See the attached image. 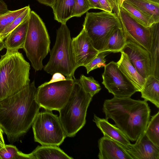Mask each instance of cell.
<instances>
[{"mask_svg": "<svg viewBox=\"0 0 159 159\" xmlns=\"http://www.w3.org/2000/svg\"><path fill=\"white\" fill-rule=\"evenodd\" d=\"M34 159L31 153L25 154L12 145H5L0 149V159Z\"/></svg>", "mask_w": 159, "mask_h": 159, "instance_id": "484cf974", "label": "cell"}, {"mask_svg": "<svg viewBox=\"0 0 159 159\" xmlns=\"http://www.w3.org/2000/svg\"><path fill=\"white\" fill-rule=\"evenodd\" d=\"M0 41H1V40H0Z\"/></svg>", "mask_w": 159, "mask_h": 159, "instance_id": "7bdbcfd3", "label": "cell"}, {"mask_svg": "<svg viewBox=\"0 0 159 159\" xmlns=\"http://www.w3.org/2000/svg\"><path fill=\"white\" fill-rule=\"evenodd\" d=\"M122 52L127 55L130 61L138 73L146 79L151 75V63L149 52L126 38V42Z\"/></svg>", "mask_w": 159, "mask_h": 159, "instance_id": "7c38bea8", "label": "cell"}, {"mask_svg": "<svg viewBox=\"0 0 159 159\" xmlns=\"http://www.w3.org/2000/svg\"><path fill=\"white\" fill-rule=\"evenodd\" d=\"M32 126L34 140L41 145L59 146L66 137L59 116L52 111L39 112Z\"/></svg>", "mask_w": 159, "mask_h": 159, "instance_id": "ba28073f", "label": "cell"}, {"mask_svg": "<svg viewBox=\"0 0 159 159\" xmlns=\"http://www.w3.org/2000/svg\"><path fill=\"white\" fill-rule=\"evenodd\" d=\"M5 145L3 138L0 137V149L4 147Z\"/></svg>", "mask_w": 159, "mask_h": 159, "instance_id": "f35d334b", "label": "cell"}, {"mask_svg": "<svg viewBox=\"0 0 159 159\" xmlns=\"http://www.w3.org/2000/svg\"><path fill=\"white\" fill-rule=\"evenodd\" d=\"M105 119H112L129 139L136 141L145 133L151 109L147 102L130 97L116 96L105 100L102 108Z\"/></svg>", "mask_w": 159, "mask_h": 159, "instance_id": "7a4b0ae2", "label": "cell"}, {"mask_svg": "<svg viewBox=\"0 0 159 159\" xmlns=\"http://www.w3.org/2000/svg\"><path fill=\"white\" fill-rule=\"evenodd\" d=\"M92 9L88 0H75L71 17H80L89 9Z\"/></svg>", "mask_w": 159, "mask_h": 159, "instance_id": "4dcf8cb0", "label": "cell"}, {"mask_svg": "<svg viewBox=\"0 0 159 159\" xmlns=\"http://www.w3.org/2000/svg\"><path fill=\"white\" fill-rule=\"evenodd\" d=\"M151 43L149 52L151 63V74L159 79V22L149 27Z\"/></svg>", "mask_w": 159, "mask_h": 159, "instance_id": "d6986e66", "label": "cell"}, {"mask_svg": "<svg viewBox=\"0 0 159 159\" xmlns=\"http://www.w3.org/2000/svg\"><path fill=\"white\" fill-rule=\"evenodd\" d=\"M127 147H123L132 159H159V147L152 143L145 133Z\"/></svg>", "mask_w": 159, "mask_h": 159, "instance_id": "5bb4252c", "label": "cell"}, {"mask_svg": "<svg viewBox=\"0 0 159 159\" xmlns=\"http://www.w3.org/2000/svg\"><path fill=\"white\" fill-rule=\"evenodd\" d=\"M9 10L7 6L3 0H0V16L8 12Z\"/></svg>", "mask_w": 159, "mask_h": 159, "instance_id": "8d00e7d4", "label": "cell"}, {"mask_svg": "<svg viewBox=\"0 0 159 159\" xmlns=\"http://www.w3.org/2000/svg\"><path fill=\"white\" fill-rule=\"evenodd\" d=\"M29 5L21 9L8 12L0 16V34L18 16L27 9Z\"/></svg>", "mask_w": 159, "mask_h": 159, "instance_id": "f1b7e54d", "label": "cell"}, {"mask_svg": "<svg viewBox=\"0 0 159 159\" xmlns=\"http://www.w3.org/2000/svg\"><path fill=\"white\" fill-rule=\"evenodd\" d=\"M30 65L18 50H7L0 59V101L28 86Z\"/></svg>", "mask_w": 159, "mask_h": 159, "instance_id": "3957f363", "label": "cell"}, {"mask_svg": "<svg viewBox=\"0 0 159 159\" xmlns=\"http://www.w3.org/2000/svg\"><path fill=\"white\" fill-rule=\"evenodd\" d=\"M31 153L34 159H73L55 146H38Z\"/></svg>", "mask_w": 159, "mask_h": 159, "instance_id": "44dd1931", "label": "cell"}, {"mask_svg": "<svg viewBox=\"0 0 159 159\" xmlns=\"http://www.w3.org/2000/svg\"><path fill=\"white\" fill-rule=\"evenodd\" d=\"M119 18L126 38L149 52L151 43L150 28L146 27L139 22L122 7L119 11Z\"/></svg>", "mask_w": 159, "mask_h": 159, "instance_id": "8fae6325", "label": "cell"}, {"mask_svg": "<svg viewBox=\"0 0 159 159\" xmlns=\"http://www.w3.org/2000/svg\"><path fill=\"white\" fill-rule=\"evenodd\" d=\"M132 4L159 22V3L149 0H123Z\"/></svg>", "mask_w": 159, "mask_h": 159, "instance_id": "cb8c5ba5", "label": "cell"}, {"mask_svg": "<svg viewBox=\"0 0 159 159\" xmlns=\"http://www.w3.org/2000/svg\"><path fill=\"white\" fill-rule=\"evenodd\" d=\"M74 78L39 86L37 88L36 98L41 107L59 111L69 98Z\"/></svg>", "mask_w": 159, "mask_h": 159, "instance_id": "9c48e42d", "label": "cell"}, {"mask_svg": "<svg viewBox=\"0 0 159 159\" xmlns=\"http://www.w3.org/2000/svg\"><path fill=\"white\" fill-rule=\"evenodd\" d=\"M103 11L109 12H112V9L107 0H98Z\"/></svg>", "mask_w": 159, "mask_h": 159, "instance_id": "e575fe53", "label": "cell"}, {"mask_svg": "<svg viewBox=\"0 0 159 159\" xmlns=\"http://www.w3.org/2000/svg\"><path fill=\"white\" fill-rule=\"evenodd\" d=\"M145 134L152 143L159 147V111L150 119Z\"/></svg>", "mask_w": 159, "mask_h": 159, "instance_id": "4316f807", "label": "cell"}, {"mask_svg": "<svg viewBox=\"0 0 159 159\" xmlns=\"http://www.w3.org/2000/svg\"><path fill=\"white\" fill-rule=\"evenodd\" d=\"M120 60L117 62L120 70L130 82L140 92L143 89L146 79L137 71L128 59L126 54L121 51Z\"/></svg>", "mask_w": 159, "mask_h": 159, "instance_id": "e0dca14e", "label": "cell"}, {"mask_svg": "<svg viewBox=\"0 0 159 159\" xmlns=\"http://www.w3.org/2000/svg\"><path fill=\"white\" fill-rule=\"evenodd\" d=\"M34 81L0 101V127L9 141H17L29 130L41 107L36 98Z\"/></svg>", "mask_w": 159, "mask_h": 159, "instance_id": "6da1fadb", "label": "cell"}, {"mask_svg": "<svg viewBox=\"0 0 159 159\" xmlns=\"http://www.w3.org/2000/svg\"><path fill=\"white\" fill-rule=\"evenodd\" d=\"M126 42V37L122 28H117L112 32L102 52H121Z\"/></svg>", "mask_w": 159, "mask_h": 159, "instance_id": "603a6c76", "label": "cell"}, {"mask_svg": "<svg viewBox=\"0 0 159 159\" xmlns=\"http://www.w3.org/2000/svg\"><path fill=\"white\" fill-rule=\"evenodd\" d=\"M31 11L29 6L28 7L23 13L16 18L15 20L7 26L0 34V40L3 41L9 34L19 26L25 19L28 17Z\"/></svg>", "mask_w": 159, "mask_h": 159, "instance_id": "f546056e", "label": "cell"}, {"mask_svg": "<svg viewBox=\"0 0 159 159\" xmlns=\"http://www.w3.org/2000/svg\"><path fill=\"white\" fill-rule=\"evenodd\" d=\"M92 98L84 91L79 79L74 78L69 98L59 111V118L66 137H74L85 125L87 109Z\"/></svg>", "mask_w": 159, "mask_h": 159, "instance_id": "277c9868", "label": "cell"}, {"mask_svg": "<svg viewBox=\"0 0 159 159\" xmlns=\"http://www.w3.org/2000/svg\"><path fill=\"white\" fill-rule=\"evenodd\" d=\"M107 52H99L92 60L84 66L86 69L87 74L93 70L105 66L106 65L105 57L107 55L106 54Z\"/></svg>", "mask_w": 159, "mask_h": 159, "instance_id": "1f68e13d", "label": "cell"}, {"mask_svg": "<svg viewBox=\"0 0 159 159\" xmlns=\"http://www.w3.org/2000/svg\"><path fill=\"white\" fill-rule=\"evenodd\" d=\"M83 26L93 47L99 52L105 47L113 30L122 28L119 18L114 13L104 11L87 12Z\"/></svg>", "mask_w": 159, "mask_h": 159, "instance_id": "52a82bcc", "label": "cell"}, {"mask_svg": "<svg viewBox=\"0 0 159 159\" xmlns=\"http://www.w3.org/2000/svg\"><path fill=\"white\" fill-rule=\"evenodd\" d=\"M50 52V58L43 67L44 70L52 75L58 72L66 78H74V73L78 67L72 39L66 24H61L57 30L56 41Z\"/></svg>", "mask_w": 159, "mask_h": 159, "instance_id": "5b68a950", "label": "cell"}, {"mask_svg": "<svg viewBox=\"0 0 159 159\" xmlns=\"http://www.w3.org/2000/svg\"><path fill=\"white\" fill-rule=\"evenodd\" d=\"M3 132L0 127V137L2 138H3Z\"/></svg>", "mask_w": 159, "mask_h": 159, "instance_id": "60d3db41", "label": "cell"}, {"mask_svg": "<svg viewBox=\"0 0 159 159\" xmlns=\"http://www.w3.org/2000/svg\"><path fill=\"white\" fill-rule=\"evenodd\" d=\"M75 0H55L51 8L54 19L61 24H66L71 18Z\"/></svg>", "mask_w": 159, "mask_h": 159, "instance_id": "7402d4cb", "label": "cell"}, {"mask_svg": "<svg viewBox=\"0 0 159 159\" xmlns=\"http://www.w3.org/2000/svg\"><path fill=\"white\" fill-rule=\"evenodd\" d=\"M99 159H132L120 144L103 136L98 142Z\"/></svg>", "mask_w": 159, "mask_h": 159, "instance_id": "9a60e30c", "label": "cell"}, {"mask_svg": "<svg viewBox=\"0 0 159 159\" xmlns=\"http://www.w3.org/2000/svg\"><path fill=\"white\" fill-rule=\"evenodd\" d=\"M72 43L77 66H84L99 53L93 47L84 30L72 39Z\"/></svg>", "mask_w": 159, "mask_h": 159, "instance_id": "4fadbf2b", "label": "cell"}, {"mask_svg": "<svg viewBox=\"0 0 159 159\" xmlns=\"http://www.w3.org/2000/svg\"><path fill=\"white\" fill-rule=\"evenodd\" d=\"M121 7L129 13L139 22L146 27H149L153 24L156 23L152 17L125 1H124L122 2Z\"/></svg>", "mask_w": 159, "mask_h": 159, "instance_id": "d4e9b609", "label": "cell"}, {"mask_svg": "<svg viewBox=\"0 0 159 159\" xmlns=\"http://www.w3.org/2000/svg\"><path fill=\"white\" fill-rule=\"evenodd\" d=\"M92 9H98L103 11L98 0H88Z\"/></svg>", "mask_w": 159, "mask_h": 159, "instance_id": "d590c367", "label": "cell"}, {"mask_svg": "<svg viewBox=\"0 0 159 159\" xmlns=\"http://www.w3.org/2000/svg\"><path fill=\"white\" fill-rule=\"evenodd\" d=\"M79 80L84 91L93 97L101 90L99 84L92 76L81 75Z\"/></svg>", "mask_w": 159, "mask_h": 159, "instance_id": "83f0119b", "label": "cell"}, {"mask_svg": "<svg viewBox=\"0 0 159 159\" xmlns=\"http://www.w3.org/2000/svg\"><path fill=\"white\" fill-rule=\"evenodd\" d=\"M151 1H152V2L156 3H159V0H149Z\"/></svg>", "mask_w": 159, "mask_h": 159, "instance_id": "b9f144b4", "label": "cell"}, {"mask_svg": "<svg viewBox=\"0 0 159 159\" xmlns=\"http://www.w3.org/2000/svg\"><path fill=\"white\" fill-rule=\"evenodd\" d=\"M5 48V45L3 41H0V51Z\"/></svg>", "mask_w": 159, "mask_h": 159, "instance_id": "ab89813d", "label": "cell"}, {"mask_svg": "<svg viewBox=\"0 0 159 159\" xmlns=\"http://www.w3.org/2000/svg\"><path fill=\"white\" fill-rule=\"evenodd\" d=\"M50 44L44 23L35 12L31 11L23 49L35 71L41 70L43 68L42 62L50 51Z\"/></svg>", "mask_w": 159, "mask_h": 159, "instance_id": "8992f818", "label": "cell"}, {"mask_svg": "<svg viewBox=\"0 0 159 159\" xmlns=\"http://www.w3.org/2000/svg\"><path fill=\"white\" fill-rule=\"evenodd\" d=\"M67 78H66L64 75L60 73H55L52 75L51 79L48 82H45L42 84L44 85L51 83L66 80Z\"/></svg>", "mask_w": 159, "mask_h": 159, "instance_id": "836d02e7", "label": "cell"}, {"mask_svg": "<svg viewBox=\"0 0 159 159\" xmlns=\"http://www.w3.org/2000/svg\"><path fill=\"white\" fill-rule=\"evenodd\" d=\"M111 6L114 13L119 17L121 5L123 0H107Z\"/></svg>", "mask_w": 159, "mask_h": 159, "instance_id": "d6a6232c", "label": "cell"}, {"mask_svg": "<svg viewBox=\"0 0 159 159\" xmlns=\"http://www.w3.org/2000/svg\"><path fill=\"white\" fill-rule=\"evenodd\" d=\"M104 67V71L102 75V83L114 96L130 97L138 92L136 88L119 69L117 62L111 61Z\"/></svg>", "mask_w": 159, "mask_h": 159, "instance_id": "30bf717a", "label": "cell"}, {"mask_svg": "<svg viewBox=\"0 0 159 159\" xmlns=\"http://www.w3.org/2000/svg\"><path fill=\"white\" fill-rule=\"evenodd\" d=\"M93 121L101 131L103 136L114 140L125 147L131 143L124 133L115 125L109 123L107 120L100 118L94 114Z\"/></svg>", "mask_w": 159, "mask_h": 159, "instance_id": "2e32d148", "label": "cell"}, {"mask_svg": "<svg viewBox=\"0 0 159 159\" xmlns=\"http://www.w3.org/2000/svg\"><path fill=\"white\" fill-rule=\"evenodd\" d=\"M140 92L141 97L145 101H149L159 108V79L149 75L146 79L143 89Z\"/></svg>", "mask_w": 159, "mask_h": 159, "instance_id": "ffe728a7", "label": "cell"}, {"mask_svg": "<svg viewBox=\"0 0 159 159\" xmlns=\"http://www.w3.org/2000/svg\"><path fill=\"white\" fill-rule=\"evenodd\" d=\"M39 3L52 7L55 0H36Z\"/></svg>", "mask_w": 159, "mask_h": 159, "instance_id": "74e56055", "label": "cell"}, {"mask_svg": "<svg viewBox=\"0 0 159 159\" xmlns=\"http://www.w3.org/2000/svg\"><path fill=\"white\" fill-rule=\"evenodd\" d=\"M29 17L12 30L5 39L4 42L7 50H18L19 49L23 48L27 32Z\"/></svg>", "mask_w": 159, "mask_h": 159, "instance_id": "ac0fdd59", "label": "cell"}]
</instances>
